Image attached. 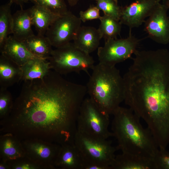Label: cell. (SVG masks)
Instances as JSON below:
<instances>
[{"label": "cell", "mask_w": 169, "mask_h": 169, "mask_svg": "<svg viewBox=\"0 0 169 169\" xmlns=\"http://www.w3.org/2000/svg\"><path fill=\"white\" fill-rule=\"evenodd\" d=\"M13 103L12 95L7 89L0 88V120L8 116Z\"/></svg>", "instance_id": "4316f807"}, {"label": "cell", "mask_w": 169, "mask_h": 169, "mask_svg": "<svg viewBox=\"0 0 169 169\" xmlns=\"http://www.w3.org/2000/svg\"><path fill=\"white\" fill-rule=\"evenodd\" d=\"M100 23L98 28L102 38L105 41L117 38L121 32V25L120 21L104 15L99 19Z\"/></svg>", "instance_id": "cb8c5ba5"}, {"label": "cell", "mask_w": 169, "mask_h": 169, "mask_svg": "<svg viewBox=\"0 0 169 169\" xmlns=\"http://www.w3.org/2000/svg\"><path fill=\"white\" fill-rule=\"evenodd\" d=\"M81 22L79 17L68 11L54 21L45 36L53 47H62L73 40L81 26Z\"/></svg>", "instance_id": "9c48e42d"}, {"label": "cell", "mask_w": 169, "mask_h": 169, "mask_svg": "<svg viewBox=\"0 0 169 169\" xmlns=\"http://www.w3.org/2000/svg\"><path fill=\"white\" fill-rule=\"evenodd\" d=\"M102 38L98 29L90 26H81L73 43L78 48L90 54L99 47Z\"/></svg>", "instance_id": "2e32d148"}, {"label": "cell", "mask_w": 169, "mask_h": 169, "mask_svg": "<svg viewBox=\"0 0 169 169\" xmlns=\"http://www.w3.org/2000/svg\"><path fill=\"white\" fill-rule=\"evenodd\" d=\"M0 169H11L9 162L0 159Z\"/></svg>", "instance_id": "1f68e13d"}, {"label": "cell", "mask_w": 169, "mask_h": 169, "mask_svg": "<svg viewBox=\"0 0 169 169\" xmlns=\"http://www.w3.org/2000/svg\"><path fill=\"white\" fill-rule=\"evenodd\" d=\"M100 11L96 6L91 7L84 11H80L79 18L83 22L93 19H99L101 17Z\"/></svg>", "instance_id": "f546056e"}, {"label": "cell", "mask_w": 169, "mask_h": 169, "mask_svg": "<svg viewBox=\"0 0 169 169\" xmlns=\"http://www.w3.org/2000/svg\"><path fill=\"white\" fill-rule=\"evenodd\" d=\"M111 169H155L153 158L122 152L115 156Z\"/></svg>", "instance_id": "e0dca14e"}, {"label": "cell", "mask_w": 169, "mask_h": 169, "mask_svg": "<svg viewBox=\"0 0 169 169\" xmlns=\"http://www.w3.org/2000/svg\"><path fill=\"white\" fill-rule=\"evenodd\" d=\"M112 143L111 141L107 139L91 137L77 131L74 138V144L82 157V165L93 163L105 165L111 169L115 152L118 150Z\"/></svg>", "instance_id": "8992f818"}, {"label": "cell", "mask_w": 169, "mask_h": 169, "mask_svg": "<svg viewBox=\"0 0 169 169\" xmlns=\"http://www.w3.org/2000/svg\"><path fill=\"white\" fill-rule=\"evenodd\" d=\"M83 160L74 144L61 145L55 161L56 169H82Z\"/></svg>", "instance_id": "9a60e30c"}, {"label": "cell", "mask_w": 169, "mask_h": 169, "mask_svg": "<svg viewBox=\"0 0 169 169\" xmlns=\"http://www.w3.org/2000/svg\"><path fill=\"white\" fill-rule=\"evenodd\" d=\"M92 70L87 92L102 112L110 116L124 101L123 77L115 66L99 63Z\"/></svg>", "instance_id": "277c9868"}, {"label": "cell", "mask_w": 169, "mask_h": 169, "mask_svg": "<svg viewBox=\"0 0 169 169\" xmlns=\"http://www.w3.org/2000/svg\"><path fill=\"white\" fill-rule=\"evenodd\" d=\"M21 66L1 54L0 56V88L7 89L21 80Z\"/></svg>", "instance_id": "ac0fdd59"}, {"label": "cell", "mask_w": 169, "mask_h": 169, "mask_svg": "<svg viewBox=\"0 0 169 169\" xmlns=\"http://www.w3.org/2000/svg\"><path fill=\"white\" fill-rule=\"evenodd\" d=\"M82 169H110V168L103 165L93 163L84 164Z\"/></svg>", "instance_id": "4dcf8cb0"}, {"label": "cell", "mask_w": 169, "mask_h": 169, "mask_svg": "<svg viewBox=\"0 0 169 169\" xmlns=\"http://www.w3.org/2000/svg\"><path fill=\"white\" fill-rule=\"evenodd\" d=\"M96 6L102 10L104 15L120 21L121 7L117 0H96Z\"/></svg>", "instance_id": "484cf974"}, {"label": "cell", "mask_w": 169, "mask_h": 169, "mask_svg": "<svg viewBox=\"0 0 169 169\" xmlns=\"http://www.w3.org/2000/svg\"><path fill=\"white\" fill-rule=\"evenodd\" d=\"M34 5L47 9L54 14L60 16L68 11L64 0H30Z\"/></svg>", "instance_id": "d4e9b609"}, {"label": "cell", "mask_w": 169, "mask_h": 169, "mask_svg": "<svg viewBox=\"0 0 169 169\" xmlns=\"http://www.w3.org/2000/svg\"><path fill=\"white\" fill-rule=\"evenodd\" d=\"M21 68L23 81L42 79L51 69L49 61L38 58L29 60Z\"/></svg>", "instance_id": "7402d4cb"}, {"label": "cell", "mask_w": 169, "mask_h": 169, "mask_svg": "<svg viewBox=\"0 0 169 169\" xmlns=\"http://www.w3.org/2000/svg\"><path fill=\"white\" fill-rule=\"evenodd\" d=\"M113 136L122 152L153 158L159 148L149 129L144 128L140 118L130 108L119 106L112 114Z\"/></svg>", "instance_id": "3957f363"}, {"label": "cell", "mask_w": 169, "mask_h": 169, "mask_svg": "<svg viewBox=\"0 0 169 169\" xmlns=\"http://www.w3.org/2000/svg\"><path fill=\"white\" fill-rule=\"evenodd\" d=\"M21 141L25 156L46 169H56L54 164L61 145L40 139Z\"/></svg>", "instance_id": "30bf717a"}, {"label": "cell", "mask_w": 169, "mask_h": 169, "mask_svg": "<svg viewBox=\"0 0 169 169\" xmlns=\"http://www.w3.org/2000/svg\"><path fill=\"white\" fill-rule=\"evenodd\" d=\"M9 162L11 169H46L26 156Z\"/></svg>", "instance_id": "83f0119b"}, {"label": "cell", "mask_w": 169, "mask_h": 169, "mask_svg": "<svg viewBox=\"0 0 169 169\" xmlns=\"http://www.w3.org/2000/svg\"><path fill=\"white\" fill-rule=\"evenodd\" d=\"M79 0H67L69 4L71 6H74L75 5Z\"/></svg>", "instance_id": "836d02e7"}, {"label": "cell", "mask_w": 169, "mask_h": 169, "mask_svg": "<svg viewBox=\"0 0 169 169\" xmlns=\"http://www.w3.org/2000/svg\"><path fill=\"white\" fill-rule=\"evenodd\" d=\"M25 156L20 140L10 133H0V159L10 162Z\"/></svg>", "instance_id": "5bb4252c"}, {"label": "cell", "mask_w": 169, "mask_h": 169, "mask_svg": "<svg viewBox=\"0 0 169 169\" xmlns=\"http://www.w3.org/2000/svg\"><path fill=\"white\" fill-rule=\"evenodd\" d=\"M153 160L155 169H169V151L166 148H159Z\"/></svg>", "instance_id": "f1b7e54d"}, {"label": "cell", "mask_w": 169, "mask_h": 169, "mask_svg": "<svg viewBox=\"0 0 169 169\" xmlns=\"http://www.w3.org/2000/svg\"><path fill=\"white\" fill-rule=\"evenodd\" d=\"M0 51L1 54L20 66L37 58L28 50L23 42L16 39L13 35L7 38Z\"/></svg>", "instance_id": "4fadbf2b"}, {"label": "cell", "mask_w": 169, "mask_h": 169, "mask_svg": "<svg viewBox=\"0 0 169 169\" xmlns=\"http://www.w3.org/2000/svg\"><path fill=\"white\" fill-rule=\"evenodd\" d=\"M169 8L159 2L144 22V30L148 37L161 44L169 43Z\"/></svg>", "instance_id": "8fae6325"}, {"label": "cell", "mask_w": 169, "mask_h": 169, "mask_svg": "<svg viewBox=\"0 0 169 169\" xmlns=\"http://www.w3.org/2000/svg\"><path fill=\"white\" fill-rule=\"evenodd\" d=\"M13 36L16 39L23 42L34 34L32 28L33 25L30 8H23L13 14Z\"/></svg>", "instance_id": "d6986e66"}, {"label": "cell", "mask_w": 169, "mask_h": 169, "mask_svg": "<svg viewBox=\"0 0 169 169\" xmlns=\"http://www.w3.org/2000/svg\"><path fill=\"white\" fill-rule=\"evenodd\" d=\"M30 9L32 24L38 34L45 35L49 27L59 16L38 5H34Z\"/></svg>", "instance_id": "44dd1931"}, {"label": "cell", "mask_w": 169, "mask_h": 169, "mask_svg": "<svg viewBox=\"0 0 169 169\" xmlns=\"http://www.w3.org/2000/svg\"><path fill=\"white\" fill-rule=\"evenodd\" d=\"M29 1H30V0H9V1L13 3L19 5L21 8H22V5L24 3H27Z\"/></svg>", "instance_id": "d6a6232c"}, {"label": "cell", "mask_w": 169, "mask_h": 169, "mask_svg": "<svg viewBox=\"0 0 169 169\" xmlns=\"http://www.w3.org/2000/svg\"><path fill=\"white\" fill-rule=\"evenodd\" d=\"M139 42L131 31L126 38L105 41L104 45L97 49L99 63L115 66L131 57L137 50Z\"/></svg>", "instance_id": "ba28073f"}, {"label": "cell", "mask_w": 169, "mask_h": 169, "mask_svg": "<svg viewBox=\"0 0 169 169\" xmlns=\"http://www.w3.org/2000/svg\"><path fill=\"white\" fill-rule=\"evenodd\" d=\"M56 48L48 60L51 69L61 75L81 71L88 74V69H92L95 65L90 54L78 48L73 43Z\"/></svg>", "instance_id": "5b68a950"}, {"label": "cell", "mask_w": 169, "mask_h": 169, "mask_svg": "<svg viewBox=\"0 0 169 169\" xmlns=\"http://www.w3.org/2000/svg\"><path fill=\"white\" fill-rule=\"evenodd\" d=\"M109 115L104 113L89 98L83 101L78 116L77 131L94 138L107 139L112 136L109 131Z\"/></svg>", "instance_id": "52a82bcc"}, {"label": "cell", "mask_w": 169, "mask_h": 169, "mask_svg": "<svg viewBox=\"0 0 169 169\" xmlns=\"http://www.w3.org/2000/svg\"><path fill=\"white\" fill-rule=\"evenodd\" d=\"M136 0H135V1H136Z\"/></svg>", "instance_id": "d590c367"}, {"label": "cell", "mask_w": 169, "mask_h": 169, "mask_svg": "<svg viewBox=\"0 0 169 169\" xmlns=\"http://www.w3.org/2000/svg\"><path fill=\"white\" fill-rule=\"evenodd\" d=\"M161 0H136L121 7L120 21L130 29L138 27L144 23Z\"/></svg>", "instance_id": "7c38bea8"}, {"label": "cell", "mask_w": 169, "mask_h": 169, "mask_svg": "<svg viewBox=\"0 0 169 169\" xmlns=\"http://www.w3.org/2000/svg\"><path fill=\"white\" fill-rule=\"evenodd\" d=\"M13 3L9 1L0 7V49L9 35L12 34L13 19L11 7Z\"/></svg>", "instance_id": "603a6c76"}, {"label": "cell", "mask_w": 169, "mask_h": 169, "mask_svg": "<svg viewBox=\"0 0 169 169\" xmlns=\"http://www.w3.org/2000/svg\"><path fill=\"white\" fill-rule=\"evenodd\" d=\"M86 86L69 81L50 69L43 78L24 81L11 112L0 120V133L21 141L40 139L74 144Z\"/></svg>", "instance_id": "6da1fadb"}, {"label": "cell", "mask_w": 169, "mask_h": 169, "mask_svg": "<svg viewBox=\"0 0 169 169\" xmlns=\"http://www.w3.org/2000/svg\"><path fill=\"white\" fill-rule=\"evenodd\" d=\"M123 78L124 99L159 146L169 144V51L137 50Z\"/></svg>", "instance_id": "7a4b0ae2"}, {"label": "cell", "mask_w": 169, "mask_h": 169, "mask_svg": "<svg viewBox=\"0 0 169 169\" xmlns=\"http://www.w3.org/2000/svg\"><path fill=\"white\" fill-rule=\"evenodd\" d=\"M28 50L36 57L48 60L52 51L51 44L44 35H34L23 42Z\"/></svg>", "instance_id": "ffe728a7"}, {"label": "cell", "mask_w": 169, "mask_h": 169, "mask_svg": "<svg viewBox=\"0 0 169 169\" xmlns=\"http://www.w3.org/2000/svg\"><path fill=\"white\" fill-rule=\"evenodd\" d=\"M162 3L165 5L169 9V0H161Z\"/></svg>", "instance_id": "e575fe53"}]
</instances>
